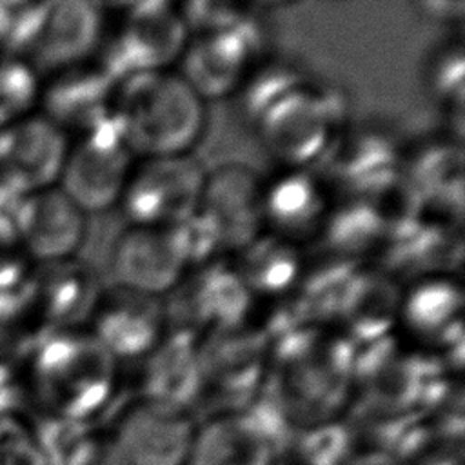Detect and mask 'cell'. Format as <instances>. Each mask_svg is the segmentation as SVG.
I'll return each mask as SVG.
<instances>
[{
    "instance_id": "6da1fadb",
    "label": "cell",
    "mask_w": 465,
    "mask_h": 465,
    "mask_svg": "<svg viewBox=\"0 0 465 465\" xmlns=\"http://www.w3.org/2000/svg\"><path fill=\"white\" fill-rule=\"evenodd\" d=\"M113 120L136 158L185 154L205 131V102L174 71L142 73L116 85Z\"/></svg>"
},
{
    "instance_id": "7a4b0ae2",
    "label": "cell",
    "mask_w": 465,
    "mask_h": 465,
    "mask_svg": "<svg viewBox=\"0 0 465 465\" xmlns=\"http://www.w3.org/2000/svg\"><path fill=\"white\" fill-rule=\"evenodd\" d=\"M33 352L36 391L51 416L85 421L107 401L116 360L91 332H51Z\"/></svg>"
},
{
    "instance_id": "3957f363",
    "label": "cell",
    "mask_w": 465,
    "mask_h": 465,
    "mask_svg": "<svg viewBox=\"0 0 465 465\" xmlns=\"http://www.w3.org/2000/svg\"><path fill=\"white\" fill-rule=\"evenodd\" d=\"M187 27L189 38L176 73L205 104L236 94L263 62V31L249 15L227 11L193 20Z\"/></svg>"
},
{
    "instance_id": "277c9868",
    "label": "cell",
    "mask_w": 465,
    "mask_h": 465,
    "mask_svg": "<svg viewBox=\"0 0 465 465\" xmlns=\"http://www.w3.org/2000/svg\"><path fill=\"white\" fill-rule=\"evenodd\" d=\"M104 7L100 58L116 82L133 74L173 69L182 56L189 29L182 9L167 2Z\"/></svg>"
},
{
    "instance_id": "5b68a950",
    "label": "cell",
    "mask_w": 465,
    "mask_h": 465,
    "mask_svg": "<svg viewBox=\"0 0 465 465\" xmlns=\"http://www.w3.org/2000/svg\"><path fill=\"white\" fill-rule=\"evenodd\" d=\"M283 167H307L338 138L341 102L305 74L274 96L249 124Z\"/></svg>"
},
{
    "instance_id": "8992f818",
    "label": "cell",
    "mask_w": 465,
    "mask_h": 465,
    "mask_svg": "<svg viewBox=\"0 0 465 465\" xmlns=\"http://www.w3.org/2000/svg\"><path fill=\"white\" fill-rule=\"evenodd\" d=\"M205 173L191 153L136 158L118 205L129 225L176 227L198 211Z\"/></svg>"
},
{
    "instance_id": "52a82bcc",
    "label": "cell",
    "mask_w": 465,
    "mask_h": 465,
    "mask_svg": "<svg viewBox=\"0 0 465 465\" xmlns=\"http://www.w3.org/2000/svg\"><path fill=\"white\" fill-rule=\"evenodd\" d=\"M136 156L113 118L82 133L69 147L60 189L85 214L104 213L120 203Z\"/></svg>"
},
{
    "instance_id": "ba28073f",
    "label": "cell",
    "mask_w": 465,
    "mask_h": 465,
    "mask_svg": "<svg viewBox=\"0 0 465 465\" xmlns=\"http://www.w3.org/2000/svg\"><path fill=\"white\" fill-rule=\"evenodd\" d=\"M114 283L162 298L189 271V258L178 227L129 225L120 231L109 251Z\"/></svg>"
},
{
    "instance_id": "9c48e42d",
    "label": "cell",
    "mask_w": 465,
    "mask_h": 465,
    "mask_svg": "<svg viewBox=\"0 0 465 465\" xmlns=\"http://www.w3.org/2000/svg\"><path fill=\"white\" fill-rule=\"evenodd\" d=\"M265 178L242 162L205 173L198 211L216 231L223 251H238L263 232Z\"/></svg>"
},
{
    "instance_id": "30bf717a",
    "label": "cell",
    "mask_w": 465,
    "mask_h": 465,
    "mask_svg": "<svg viewBox=\"0 0 465 465\" xmlns=\"http://www.w3.org/2000/svg\"><path fill=\"white\" fill-rule=\"evenodd\" d=\"M93 338L114 360H138L167 336V311L158 296L120 285L102 289L91 314Z\"/></svg>"
},
{
    "instance_id": "8fae6325",
    "label": "cell",
    "mask_w": 465,
    "mask_h": 465,
    "mask_svg": "<svg viewBox=\"0 0 465 465\" xmlns=\"http://www.w3.org/2000/svg\"><path fill=\"white\" fill-rule=\"evenodd\" d=\"M194 432L187 409L140 398L122 412L109 438L127 465H185Z\"/></svg>"
},
{
    "instance_id": "7c38bea8",
    "label": "cell",
    "mask_w": 465,
    "mask_h": 465,
    "mask_svg": "<svg viewBox=\"0 0 465 465\" xmlns=\"http://www.w3.org/2000/svg\"><path fill=\"white\" fill-rule=\"evenodd\" d=\"M331 213L327 185L307 167H283L265 178L263 231L300 245L325 231Z\"/></svg>"
},
{
    "instance_id": "4fadbf2b",
    "label": "cell",
    "mask_w": 465,
    "mask_h": 465,
    "mask_svg": "<svg viewBox=\"0 0 465 465\" xmlns=\"http://www.w3.org/2000/svg\"><path fill=\"white\" fill-rule=\"evenodd\" d=\"M15 227L25 249L44 262L67 260L87 236V214L58 187L31 193L15 214Z\"/></svg>"
},
{
    "instance_id": "5bb4252c",
    "label": "cell",
    "mask_w": 465,
    "mask_h": 465,
    "mask_svg": "<svg viewBox=\"0 0 465 465\" xmlns=\"http://www.w3.org/2000/svg\"><path fill=\"white\" fill-rule=\"evenodd\" d=\"M102 31L104 5L78 0L47 2L29 54L44 69H65L96 53Z\"/></svg>"
},
{
    "instance_id": "9a60e30c",
    "label": "cell",
    "mask_w": 465,
    "mask_h": 465,
    "mask_svg": "<svg viewBox=\"0 0 465 465\" xmlns=\"http://www.w3.org/2000/svg\"><path fill=\"white\" fill-rule=\"evenodd\" d=\"M69 151L65 133L49 118H29L11 125L0 163L4 176L31 194L60 180Z\"/></svg>"
},
{
    "instance_id": "2e32d148",
    "label": "cell",
    "mask_w": 465,
    "mask_h": 465,
    "mask_svg": "<svg viewBox=\"0 0 465 465\" xmlns=\"http://www.w3.org/2000/svg\"><path fill=\"white\" fill-rule=\"evenodd\" d=\"M118 82L94 60L65 67L45 93L49 120L80 134L113 118Z\"/></svg>"
},
{
    "instance_id": "e0dca14e",
    "label": "cell",
    "mask_w": 465,
    "mask_h": 465,
    "mask_svg": "<svg viewBox=\"0 0 465 465\" xmlns=\"http://www.w3.org/2000/svg\"><path fill=\"white\" fill-rule=\"evenodd\" d=\"M29 282L38 314L49 332L65 331L91 318L102 292L93 269L69 260L45 262Z\"/></svg>"
},
{
    "instance_id": "ac0fdd59",
    "label": "cell",
    "mask_w": 465,
    "mask_h": 465,
    "mask_svg": "<svg viewBox=\"0 0 465 465\" xmlns=\"http://www.w3.org/2000/svg\"><path fill=\"white\" fill-rule=\"evenodd\" d=\"M171 292L180 294L178 305L189 327L232 325L251 298L234 263L225 267L218 258L191 267Z\"/></svg>"
},
{
    "instance_id": "d6986e66",
    "label": "cell",
    "mask_w": 465,
    "mask_h": 465,
    "mask_svg": "<svg viewBox=\"0 0 465 465\" xmlns=\"http://www.w3.org/2000/svg\"><path fill=\"white\" fill-rule=\"evenodd\" d=\"M276 461L267 436L243 409L207 420L194 432L185 465H276Z\"/></svg>"
},
{
    "instance_id": "ffe728a7",
    "label": "cell",
    "mask_w": 465,
    "mask_h": 465,
    "mask_svg": "<svg viewBox=\"0 0 465 465\" xmlns=\"http://www.w3.org/2000/svg\"><path fill=\"white\" fill-rule=\"evenodd\" d=\"M300 245L278 238L267 231L238 249L234 269L252 294H278L292 287L302 269Z\"/></svg>"
},
{
    "instance_id": "44dd1931",
    "label": "cell",
    "mask_w": 465,
    "mask_h": 465,
    "mask_svg": "<svg viewBox=\"0 0 465 465\" xmlns=\"http://www.w3.org/2000/svg\"><path fill=\"white\" fill-rule=\"evenodd\" d=\"M143 372V396L158 403L187 409L200 391V358L193 349H167L162 343L149 352Z\"/></svg>"
},
{
    "instance_id": "7402d4cb",
    "label": "cell",
    "mask_w": 465,
    "mask_h": 465,
    "mask_svg": "<svg viewBox=\"0 0 465 465\" xmlns=\"http://www.w3.org/2000/svg\"><path fill=\"white\" fill-rule=\"evenodd\" d=\"M44 465H91L98 438L85 421L49 416L40 420L33 434Z\"/></svg>"
},
{
    "instance_id": "603a6c76",
    "label": "cell",
    "mask_w": 465,
    "mask_h": 465,
    "mask_svg": "<svg viewBox=\"0 0 465 465\" xmlns=\"http://www.w3.org/2000/svg\"><path fill=\"white\" fill-rule=\"evenodd\" d=\"M405 322L425 334L450 327L461 309V292L450 282L436 280L414 289L405 303Z\"/></svg>"
},
{
    "instance_id": "cb8c5ba5",
    "label": "cell",
    "mask_w": 465,
    "mask_h": 465,
    "mask_svg": "<svg viewBox=\"0 0 465 465\" xmlns=\"http://www.w3.org/2000/svg\"><path fill=\"white\" fill-rule=\"evenodd\" d=\"M352 450V438L345 423L325 421L302 429L289 452L298 465H345Z\"/></svg>"
},
{
    "instance_id": "d4e9b609",
    "label": "cell",
    "mask_w": 465,
    "mask_h": 465,
    "mask_svg": "<svg viewBox=\"0 0 465 465\" xmlns=\"http://www.w3.org/2000/svg\"><path fill=\"white\" fill-rule=\"evenodd\" d=\"M47 2H0V45L15 53H29Z\"/></svg>"
},
{
    "instance_id": "484cf974",
    "label": "cell",
    "mask_w": 465,
    "mask_h": 465,
    "mask_svg": "<svg viewBox=\"0 0 465 465\" xmlns=\"http://www.w3.org/2000/svg\"><path fill=\"white\" fill-rule=\"evenodd\" d=\"M427 89L430 96L450 109V104L461 111L463 94V53L461 45H445L438 49L427 69Z\"/></svg>"
},
{
    "instance_id": "4316f807",
    "label": "cell",
    "mask_w": 465,
    "mask_h": 465,
    "mask_svg": "<svg viewBox=\"0 0 465 465\" xmlns=\"http://www.w3.org/2000/svg\"><path fill=\"white\" fill-rule=\"evenodd\" d=\"M36 94V80L31 69L18 60L0 62V124L22 113Z\"/></svg>"
},
{
    "instance_id": "83f0119b",
    "label": "cell",
    "mask_w": 465,
    "mask_h": 465,
    "mask_svg": "<svg viewBox=\"0 0 465 465\" xmlns=\"http://www.w3.org/2000/svg\"><path fill=\"white\" fill-rule=\"evenodd\" d=\"M0 465H44L35 436L15 418H0Z\"/></svg>"
},
{
    "instance_id": "f1b7e54d",
    "label": "cell",
    "mask_w": 465,
    "mask_h": 465,
    "mask_svg": "<svg viewBox=\"0 0 465 465\" xmlns=\"http://www.w3.org/2000/svg\"><path fill=\"white\" fill-rule=\"evenodd\" d=\"M22 242L11 220L0 216V292L16 287L25 278Z\"/></svg>"
},
{
    "instance_id": "f546056e",
    "label": "cell",
    "mask_w": 465,
    "mask_h": 465,
    "mask_svg": "<svg viewBox=\"0 0 465 465\" xmlns=\"http://www.w3.org/2000/svg\"><path fill=\"white\" fill-rule=\"evenodd\" d=\"M29 351V345L15 331L0 323V374H15V367Z\"/></svg>"
},
{
    "instance_id": "4dcf8cb0",
    "label": "cell",
    "mask_w": 465,
    "mask_h": 465,
    "mask_svg": "<svg viewBox=\"0 0 465 465\" xmlns=\"http://www.w3.org/2000/svg\"><path fill=\"white\" fill-rule=\"evenodd\" d=\"M22 401V391L15 381V374H0V418L9 416Z\"/></svg>"
},
{
    "instance_id": "1f68e13d",
    "label": "cell",
    "mask_w": 465,
    "mask_h": 465,
    "mask_svg": "<svg viewBox=\"0 0 465 465\" xmlns=\"http://www.w3.org/2000/svg\"><path fill=\"white\" fill-rule=\"evenodd\" d=\"M345 465H396L392 452L354 449Z\"/></svg>"
}]
</instances>
